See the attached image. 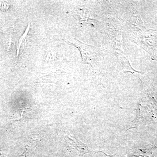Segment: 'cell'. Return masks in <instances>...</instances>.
<instances>
[]
</instances>
